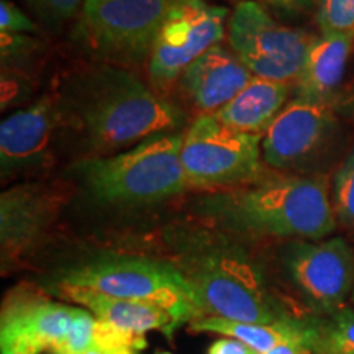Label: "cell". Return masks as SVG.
<instances>
[{"label": "cell", "instance_id": "2e32d148", "mask_svg": "<svg viewBox=\"0 0 354 354\" xmlns=\"http://www.w3.org/2000/svg\"><path fill=\"white\" fill-rule=\"evenodd\" d=\"M251 79L253 74L238 56L218 44L203 53L184 71L180 86L198 110L214 115L245 88Z\"/></svg>", "mask_w": 354, "mask_h": 354}, {"label": "cell", "instance_id": "5b68a950", "mask_svg": "<svg viewBox=\"0 0 354 354\" xmlns=\"http://www.w3.org/2000/svg\"><path fill=\"white\" fill-rule=\"evenodd\" d=\"M56 282L158 305L169 312L179 325H190L203 317L192 286L171 263L135 256H109L74 266Z\"/></svg>", "mask_w": 354, "mask_h": 354}, {"label": "cell", "instance_id": "d4e9b609", "mask_svg": "<svg viewBox=\"0 0 354 354\" xmlns=\"http://www.w3.org/2000/svg\"><path fill=\"white\" fill-rule=\"evenodd\" d=\"M37 30V24L12 0H0V33L32 35Z\"/></svg>", "mask_w": 354, "mask_h": 354}, {"label": "cell", "instance_id": "4316f807", "mask_svg": "<svg viewBox=\"0 0 354 354\" xmlns=\"http://www.w3.org/2000/svg\"><path fill=\"white\" fill-rule=\"evenodd\" d=\"M43 353L28 336L17 331H0V354H39Z\"/></svg>", "mask_w": 354, "mask_h": 354}, {"label": "cell", "instance_id": "3957f363", "mask_svg": "<svg viewBox=\"0 0 354 354\" xmlns=\"http://www.w3.org/2000/svg\"><path fill=\"white\" fill-rule=\"evenodd\" d=\"M176 266L196 292L203 317L248 323L294 317L274 297L258 264L227 236L190 233Z\"/></svg>", "mask_w": 354, "mask_h": 354}, {"label": "cell", "instance_id": "6da1fadb", "mask_svg": "<svg viewBox=\"0 0 354 354\" xmlns=\"http://www.w3.org/2000/svg\"><path fill=\"white\" fill-rule=\"evenodd\" d=\"M196 214L223 234L318 241L335 232L333 201L325 177L269 172L253 184L205 192Z\"/></svg>", "mask_w": 354, "mask_h": 354}, {"label": "cell", "instance_id": "ba28073f", "mask_svg": "<svg viewBox=\"0 0 354 354\" xmlns=\"http://www.w3.org/2000/svg\"><path fill=\"white\" fill-rule=\"evenodd\" d=\"M342 135L338 112L294 97L263 136L264 162L286 174L313 176L335 156Z\"/></svg>", "mask_w": 354, "mask_h": 354}, {"label": "cell", "instance_id": "8992f818", "mask_svg": "<svg viewBox=\"0 0 354 354\" xmlns=\"http://www.w3.org/2000/svg\"><path fill=\"white\" fill-rule=\"evenodd\" d=\"M180 161L187 189L203 192L253 184L269 174L263 136L233 130L209 113L184 130Z\"/></svg>", "mask_w": 354, "mask_h": 354}, {"label": "cell", "instance_id": "4dcf8cb0", "mask_svg": "<svg viewBox=\"0 0 354 354\" xmlns=\"http://www.w3.org/2000/svg\"><path fill=\"white\" fill-rule=\"evenodd\" d=\"M156 354H171V353H167V351H158Z\"/></svg>", "mask_w": 354, "mask_h": 354}, {"label": "cell", "instance_id": "ffe728a7", "mask_svg": "<svg viewBox=\"0 0 354 354\" xmlns=\"http://www.w3.org/2000/svg\"><path fill=\"white\" fill-rule=\"evenodd\" d=\"M313 354H354V308L344 305L326 315H310Z\"/></svg>", "mask_w": 354, "mask_h": 354}, {"label": "cell", "instance_id": "4fadbf2b", "mask_svg": "<svg viewBox=\"0 0 354 354\" xmlns=\"http://www.w3.org/2000/svg\"><path fill=\"white\" fill-rule=\"evenodd\" d=\"M64 205L57 185L24 180L0 196V245L3 272L32 254Z\"/></svg>", "mask_w": 354, "mask_h": 354}, {"label": "cell", "instance_id": "277c9868", "mask_svg": "<svg viewBox=\"0 0 354 354\" xmlns=\"http://www.w3.org/2000/svg\"><path fill=\"white\" fill-rule=\"evenodd\" d=\"M184 131L154 135L125 151L74 165L88 196L112 207H146L187 190L180 149Z\"/></svg>", "mask_w": 354, "mask_h": 354}, {"label": "cell", "instance_id": "83f0119b", "mask_svg": "<svg viewBox=\"0 0 354 354\" xmlns=\"http://www.w3.org/2000/svg\"><path fill=\"white\" fill-rule=\"evenodd\" d=\"M209 354H256V353L251 348H248L245 343L238 342V339L221 336L220 339H216V342L212 344L209 349Z\"/></svg>", "mask_w": 354, "mask_h": 354}, {"label": "cell", "instance_id": "f546056e", "mask_svg": "<svg viewBox=\"0 0 354 354\" xmlns=\"http://www.w3.org/2000/svg\"><path fill=\"white\" fill-rule=\"evenodd\" d=\"M138 349L128 343H102L87 349L84 354H135Z\"/></svg>", "mask_w": 354, "mask_h": 354}, {"label": "cell", "instance_id": "44dd1931", "mask_svg": "<svg viewBox=\"0 0 354 354\" xmlns=\"http://www.w3.org/2000/svg\"><path fill=\"white\" fill-rule=\"evenodd\" d=\"M331 201L338 223L354 228V146L335 172Z\"/></svg>", "mask_w": 354, "mask_h": 354}, {"label": "cell", "instance_id": "7a4b0ae2", "mask_svg": "<svg viewBox=\"0 0 354 354\" xmlns=\"http://www.w3.org/2000/svg\"><path fill=\"white\" fill-rule=\"evenodd\" d=\"M92 156L125 151L161 133L180 131L185 115L177 105L118 66L100 64L79 74L59 99Z\"/></svg>", "mask_w": 354, "mask_h": 354}, {"label": "cell", "instance_id": "5bb4252c", "mask_svg": "<svg viewBox=\"0 0 354 354\" xmlns=\"http://www.w3.org/2000/svg\"><path fill=\"white\" fill-rule=\"evenodd\" d=\"M354 51V37L318 35L310 44L304 68L294 82V97L313 102L331 110L342 105L343 86L349 59Z\"/></svg>", "mask_w": 354, "mask_h": 354}, {"label": "cell", "instance_id": "9a60e30c", "mask_svg": "<svg viewBox=\"0 0 354 354\" xmlns=\"http://www.w3.org/2000/svg\"><path fill=\"white\" fill-rule=\"evenodd\" d=\"M81 307L55 302L35 289L19 287L6 297L0 331L28 336L41 351H50L68 336Z\"/></svg>", "mask_w": 354, "mask_h": 354}, {"label": "cell", "instance_id": "30bf717a", "mask_svg": "<svg viewBox=\"0 0 354 354\" xmlns=\"http://www.w3.org/2000/svg\"><path fill=\"white\" fill-rule=\"evenodd\" d=\"M227 19V8L205 0H172L148 59L153 82L165 86L180 79L197 57L221 44Z\"/></svg>", "mask_w": 354, "mask_h": 354}, {"label": "cell", "instance_id": "7402d4cb", "mask_svg": "<svg viewBox=\"0 0 354 354\" xmlns=\"http://www.w3.org/2000/svg\"><path fill=\"white\" fill-rule=\"evenodd\" d=\"M317 25L322 35L354 37V0H317Z\"/></svg>", "mask_w": 354, "mask_h": 354}, {"label": "cell", "instance_id": "e0dca14e", "mask_svg": "<svg viewBox=\"0 0 354 354\" xmlns=\"http://www.w3.org/2000/svg\"><path fill=\"white\" fill-rule=\"evenodd\" d=\"M53 292L57 297L81 305L97 320L107 323L123 333L146 336L148 331H159L171 338L174 330L180 326L169 312L153 304L112 297L86 287L57 284V282L53 286Z\"/></svg>", "mask_w": 354, "mask_h": 354}, {"label": "cell", "instance_id": "603a6c76", "mask_svg": "<svg viewBox=\"0 0 354 354\" xmlns=\"http://www.w3.org/2000/svg\"><path fill=\"white\" fill-rule=\"evenodd\" d=\"M39 50H41V43L32 35L0 33L2 73H12V71L25 68Z\"/></svg>", "mask_w": 354, "mask_h": 354}, {"label": "cell", "instance_id": "cb8c5ba5", "mask_svg": "<svg viewBox=\"0 0 354 354\" xmlns=\"http://www.w3.org/2000/svg\"><path fill=\"white\" fill-rule=\"evenodd\" d=\"M44 24L59 26L82 10L84 0H25Z\"/></svg>", "mask_w": 354, "mask_h": 354}, {"label": "cell", "instance_id": "ac0fdd59", "mask_svg": "<svg viewBox=\"0 0 354 354\" xmlns=\"http://www.w3.org/2000/svg\"><path fill=\"white\" fill-rule=\"evenodd\" d=\"M290 86L292 84L253 76L245 88L216 110L214 117L233 130L264 136L289 104Z\"/></svg>", "mask_w": 354, "mask_h": 354}, {"label": "cell", "instance_id": "1f68e13d", "mask_svg": "<svg viewBox=\"0 0 354 354\" xmlns=\"http://www.w3.org/2000/svg\"><path fill=\"white\" fill-rule=\"evenodd\" d=\"M351 300H353V304H354V289H353V294H351Z\"/></svg>", "mask_w": 354, "mask_h": 354}, {"label": "cell", "instance_id": "8fae6325", "mask_svg": "<svg viewBox=\"0 0 354 354\" xmlns=\"http://www.w3.org/2000/svg\"><path fill=\"white\" fill-rule=\"evenodd\" d=\"M282 266L312 315L346 305L354 289V251L342 236L294 240L282 251Z\"/></svg>", "mask_w": 354, "mask_h": 354}, {"label": "cell", "instance_id": "9c48e42d", "mask_svg": "<svg viewBox=\"0 0 354 354\" xmlns=\"http://www.w3.org/2000/svg\"><path fill=\"white\" fill-rule=\"evenodd\" d=\"M172 0H84L79 35L99 55L125 63L149 59Z\"/></svg>", "mask_w": 354, "mask_h": 354}, {"label": "cell", "instance_id": "52a82bcc", "mask_svg": "<svg viewBox=\"0 0 354 354\" xmlns=\"http://www.w3.org/2000/svg\"><path fill=\"white\" fill-rule=\"evenodd\" d=\"M230 50L256 77L294 84L304 68L313 35L281 25L254 2L243 0L227 21Z\"/></svg>", "mask_w": 354, "mask_h": 354}, {"label": "cell", "instance_id": "7c38bea8", "mask_svg": "<svg viewBox=\"0 0 354 354\" xmlns=\"http://www.w3.org/2000/svg\"><path fill=\"white\" fill-rule=\"evenodd\" d=\"M64 118L59 99L43 97L0 123V177L26 179L51 169L56 133Z\"/></svg>", "mask_w": 354, "mask_h": 354}, {"label": "cell", "instance_id": "484cf974", "mask_svg": "<svg viewBox=\"0 0 354 354\" xmlns=\"http://www.w3.org/2000/svg\"><path fill=\"white\" fill-rule=\"evenodd\" d=\"M313 343V328L308 318H305L304 328L287 338L286 342L279 343L276 348L266 354H313L312 351Z\"/></svg>", "mask_w": 354, "mask_h": 354}, {"label": "cell", "instance_id": "f1b7e54d", "mask_svg": "<svg viewBox=\"0 0 354 354\" xmlns=\"http://www.w3.org/2000/svg\"><path fill=\"white\" fill-rule=\"evenodd\" d=\"M263 2L282 13L297 15V13L310 10V8L315 6L317 0H263Z\"/></svg>", "mask_w": 354, "mask_h": 354}, {"label": "cell", "instance_id": "d6986e66", "mask_svg": "<svg viewBox=\"0 0 354 354\" xmlns=\"http://www.w3.org/2000/svg\"><path fill=\"white\" fill-rule=\"evenodd\" d=\"M305 318L290 317L277 323L234 322L221 317H201L189 325L196 333H215L245 343L256 354H266L304 328Z\"/></svg>", "mask_w": 354, "mask_h": 354}]
</instances>
